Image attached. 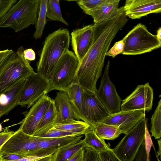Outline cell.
I'll return each instance as SVG.
<instances>
[{
    "instance_id": "1",
    "label": "cell",
    "mask_w": 161,
    "mask_h": 161,
    "mask_svg": "<svg viewBox=\"0 0 161 161\" xmlns=\"http://www.w3.org/2000/svg\"><path fill=\"white\" fill-rule=\"evenodd\" d=\"M128 20L122 6L113 17L94 23L92 44L79 63L73 83L79 84L85 91L96 92L97 82L102 75L106 53L117 33Z\"/></svg>"
},
{
    "instance_id": "2",
    "label": "cell",
    "mask_w": 161,
    "mask_h": 161,
    "mask_svg": "<svg viewBox=\"0 0 161 161\" xmlns=\"http://www.w3.org/2000/svg\"><path fill=\"white\" fill-rule=\"evenodd\" d=\"M70 37L69 31L60 29L49 34L46 38L37 72L49 79L63 55L69 50Z\"/></svg>"
},
{
    "instance_id": "3",
    "label": "cell",
    "mask_w": 161,
    "mask_h": 161,
    "mask_svg": "<svg viewBox=\"0 0 161 161\" xmlns=\"http://www.w3.org/2000/svg\"><path fill=\"white\" fill-rule=\"evenodd\" d=\"M39 0H19L0 19V28L18 32L34 24L37 19Z\"/></svg>"
},
{
    "instance_id": "4",
    "label": "cell",
    "mask_w": 161,
    "mask_h": 161,
    "mask_svg": "<svg viewBox=\"0 0 161 161\" xmlns=\"http://www.w3.org/2000/svg\"><path fill=\"white\" fill-rule=\"evenodd\" d=\"M124 46L122 54L135 55L149 52L161 47V41L150 33L146 26L139 23L123 38Z\"/></svg>"
},
{
    "instance_id": "5",
    "label": "cell",
    "mask_w": 161,
    "mask_h": 161,
    "mask_svg": "<svg viewBox=\"0 0 161 161\" xmlns=\"http://www.w3.org/2000/svg\"><path fill=\"white\" fill-rule=\"evenodd\" d=\"M24 50L22 46L18 49L14 58L0 76V95L35 73L23 56Z\"/></svg>"
},
{
    "instance_id": "6",
    "label": "cell",
    "mask_w": 161,
    "mask_h": 161,
    "mask_svg": "<svg viewBox=\"0 0 161 161\" xmlns=\"http://www.w3.org/2000/svg\"><path fill=\"white\" fill-rule=\"evenodd\" d=\"M79 63L74 53L69 50L62 56L48 79L52 90L64 91L73 82Z\"/></svg>"
},
{
    "instance_id": "7",
    "label": "cell",
    "mask_w": 161,
    "mask_h": 161,
    "mask_svg": "<svg viewBox=\"0 0 161 161\" xmlns=\"http://www.w3.org/2000/svg\"><path fill=\"white\" fill-rule=\"evenodd\" d=\"M147 119L142 118L113 150L120 161H133L136 153L145 139Z\"/></svg>"
},
{
    "instance_id": "8",
    "label": "cell",
    "mask_w": 161,
    "mask_h": 161,
    "mask_svg": "<svg viewBox=\"0 0 161 161\" xmlns=\"http://www.w3.org/2000/svg\"><path fill=\"white\" fill-rule=\"evenodd\" d=\"M41 148L37 136L27 134L19 128L0 148V156L14 154L25 157L36 154Z\"/></svg>"
},
{
    "instance_id": "9",
    "label": "cell",
    "mask_w": 161,
    "mask_h": 161,
    "mask_svg": "<svg viewBox=\"0 0 161 161\" xmlns=\"http://www.w3.org/2000/svg\"><path fill=\"white\" fill-rule=\"evenodd\" d=\"M51 91L48 79L35 72L26 78L18 105L27 106L29 108L40 97Z\"/></svg>"
},
{
    "instance_id": "10",
    "label": "cell",
    "mask_w": 161,
    "mask_h": 161,
    "mask_svg": "<svg viewBox=\"0 0 161 161\" xmlns=\"http://www.w3.org/2000/svg\"><path fill=\"white\" fill-rule=\"evenodd\" d=\"M110 64V61H108L99 88L95 94L107 111L111 114L120 110L122 100L117 92L115 85L110 80L109 75Z\"/></svg>"
},
{
    "instance_id": "11",
    "label": "cell",
    "mask_w": 161,
    "mask_h": 161,
    "mask_svg": "<svg viewBox=\"0 0 161 161\" xmlns=\"http://www.w3.org/2000/svg\"><path fill=\"white\" fill-rule=\"evenodd\" d=\"M153 97V90L149 83L138 85L132 92L122 100L120 110L130 111L152 109Z\"/></svg>"
},
{
    "instance_id": "12",
    "label": "cell",
    "mask_w": 161,
    "mask_h": 161,
    "mask_svg": "<svg viewBox=\"0 0 161 161\" xmlns=\"http://www.w3.org/2000/svg\"><path fill=\"white\" fill-rule=\"evenodd\" d=\"M85 122L93 129L110 114L99 100L95 93L83 90L82 100Z\"/></svg>"
},
{
    "instance_id": "13",
    "label": "cell",
    "mask_w": 161,
    "mask_h": 161,
    "mask_svg": "<svg viewBox=\"0 0 161 161\" xmlns=\"http://www.w3.org/2000/svg\"><path fill=\"white\" fill-rule=\"evenodd\" d=\"M52 99L47 94L40 97L31 106L19 128L25 133L34 135Z\"/></svg>"
},
{
    "instance_id": "14",
    "label": "cell",
    "mask_w": 161,
    "mask_h": 161,
    "mask_svg": "<svg viewBox=\"0 0 161 161\" xmlns=\"http://www.w3.org/2000/svg\"><path fill=\"white\" fill-rule=\"evenodd\" d=\"M144 109L123 111L110 114L101 123L119 127L122 133L127 134L142 118L145 117Z\"/></svg>"
},
{
    "instance_id": "15",
    "label": "cell",
    "mask_w": 161,
    "mask_h": 161,
    "mask_svg": "<svg viewBox=\"0 0 161 161\" xmlns=\"http://www.w3.org/2000/svg\"><path fill=\"white\" fill-rule=\"evenodd\" d=\"M124 10L125 15L139 19L152 13L161 12V0H126Z\"/></svg>"
},
{
    "instance_id": "16",
    "label": "cell",
    "mask_w": 161,
    "mask_h": 161,
    "mask_svg": "<svg viewBox=\"0 0 161 161\" xmlns=\"http://www.w3.org/2000/svg\"><path fill=\"white\" fill-rule=\"evenodd\" d=\"M93 34V26L92 25L75 29L71 34L73 49L79 63L91 45Z\"/></svg>"
},
{
    "instance_id": "17",
    "label": "cell",
    "mask_w": 161,
    "mask_h": 161,
    "mask_svg": "<svg viewBox=\"0 0 161 161\" xmlns=\"http://www.w3.org/2000/svg\"><path fill=\"white\" fill-rule=\"evenodd\" d=\"M25 79L0 95V119L18 105Z\"/></svg>"
},
{
    "instance_id": "18",
    "label": "cell",
    "mask_w": 161,
    "mask_h": 161,
    "mask_svg": "<svg viewBox=\"0 0 161 161\" xmlns=\"http://www.w3.org/2000/svg\"><path fill=\"white\" fill-rule=\"evenodd\" d=\"M54 100L57 113L56 123L68 122L75 119L73 108L66 93L59 91Z\"/></svg>"
},
{
    "instance_id": "19",
    "label": "cell",
    "mask_w": 161,
    "mask_h": 161,
    "mask_svg": "<svg viewBox=\"0 0 161 161\" xmlns=\"http://www.w3.org/2000/svg\"><path fill=\"white\" fill-rule=\"evenodd\" d=\"M120 0H105L86 14L92 16L94 23L110 19L117 13Z\"/></svg>"
},
{
    "instance_id": "20",
    "label": "cell",
    "mask_w": 161,
    "mask_h": 161,
    "mask_svg": "<svg viewBox=\"0 0 161 161\" xmlns=\"http://www.w3.org/2000/svg\"><path fill=\"white\" fill-rule=\"evenodd\" d=\"M83 90L79 84L73 83L63 91L66 93L69 97L73 109L75 119L85 122L82 103Z\"/></svg>"
},
{
    "instance_id": "21",
    "label": "cell",
    "mask_w": 161,
    "mask_h": 161,
    "mask_svg": "<svg viewBox=\"0 0 161 161\" xmlns=\"http://www.w3.org/2000/svg\"><path fill=\"white\" fill-rule=\"evenodd\" d=\"M37 137L38 145L40 148L59 149L79 141L81 139L83 136L82 135L69 136L55 138Z\"/></svg>"
},
{
    "instance_id": "22",
    "label": "cell",
    "mask_w": 161,
    "mask_h": 161,
    "mask_svg": "<svg viewBox=\"0 0 161 161\" xmlns=\"http://www.w3.org/2000/svg\"><path fill=\"white\" fill-rule=\"evenodd\" d=\"M83 139L57 150L53 154L51 161H68L81 148L85 146Z\"/></svg>"
},
{
    "instance_id": "23",
    "label": "cell",
    "mask_w": 161,
    "mask_h": 161,
    "mask_svg": "<svg viewBox=\"0 0 161 161\" xmlns=\"http://www.w3.org/2000/svg\"><path fill=\"white\" fill-rule=\"evenodd\" d=\"M53 126L57 129L79 135H85L90 129V125L86 122L75 119L66 122L55 123Z\"/></svg>"
},
{
    "instance_id": "24",
    "label": "cell",
    "mask_w": 161,
    "mask_h": 161,
    "mask_svg": "<svg viewBox=\"0 0 161 161\" xmlns=\"http://www.w3.org/2000/svg\"><path fill=\"white\" fill-rule=\"evenodd\" d=\"M92 129L99 137L104 140H114L122 134L118 126L103 123L97 124Z\"/></svg>"
},
{
    "instance_id": "25",
    "label": "cell",
    "mask_w": 161,
    "mask_h": 161,
    "mask_svg": "<svg viewBox=\"0 0 161 161\" xmlns=\"http://www.w3.org/2000/svg\"><path fill=\"white\" fill-rule=\"evenodd\" d=\"M48 0H39L38 17L36 22V30L33 37L36 39L40 38L46 23V14Z\"/></svg>"
},
{
    "instance_id": "26",
    "label": "cell",
    "mask_w": 161,
    "mask_h": 161,
    "mask_svg": "<svg viewBox=\"0 0 161 161\" xmlns=\"http://www.w3.org/2000/svg\"><path fill=\"white\" fill-rule=\"evenodd\" d=\"M85 136L83 140L85 146L93 148L99 152L110 147L109 145L105 142L104 140L99 137L92 129H90L85 134Z\"/></svg>"
},
{
    "instance_id": "27",
    "label": "cell",
    "mask_w": 161,
    "mask_h": 161,
    "mask_svg": "<svg viewBox=\"0 0 161 161\" xmlns=\"http://www.w3.org/2000/svg\"><path fill=\"white\" fill-rule=\"evenodd\" d=\"M57 113L54 99H52L49 107L40 123L36 132L37 133L56 123Z\"/></svg>"
},
{
    "instance_id": "28",
    "label": "cell",
    "mask_w": 161,
    "mask_h": 161,
    "mask_svg": "<svg viewBox=\"0 0 161 161\" xmlns=\"http://www.w3.org/2000/svg\"><path fill=\"white\" fill-rule=\"evenodd\" d=\"M60 0H48L46 17L51 20L58 21L68 25V23L63 18L61 10Z\"/></svg>"
},
{
    "instance_id": "29",
    "label": "cell",
    "mask_w": 161,
    "mask_h": 161,
    "mask_svg": "<svg viewBox=\"0 0 161 161\" xmlns=\"http://www.w3.org/2000/svg\"><path fill=\"white\" fill-rule=\"evenodd\" d=\"M151 126L150 132L152 136L155 139H160L161 136V100L151 118Z\"/></svg>"
},
{
    "instance_id": "30",
    "label": "cell",
    "mask_w": 161,
    "mask_h": 161,
    "mask_svg": "<svg viewBox=\"0 0 161 161\" xmlns=\"http://www.w3.org/2000/svg\"><path fill=\"white\" fill-rule=\"evenodd\" d=\"M53 125L48 126L34 135L45 138L62 137L69 136H79L75 133L55 128Z\"/></svg>"
},
{
    "instance_id": "31",
    "label": "cell",
    "mask_w": 161,
    "mask_h": 161,
    "mask_svg": "<svg viewBox=\"0 0 161 161\" xmlns=\"http://www.w3.org/2000/svg\"><path fill=\"white\" fill-rule=\"evenodd\" d=\"M105 0H80L77 3L86 14Z\"/></svg>"
},
{
    "instance_id": "32",
    "label": "cell",
    "mask_w": 161,
    "mask_h": 161,
    "mask_svg": "<svg viewBox=\"0 0 161 161\" xmlns=\"http://www.w3.org/2000/svg\"><path fill=\"white\" fill-rule=\"evenodd\" d=\"M100 161H120L113 149L110 147L99 152Z\"/></svg>"
},
{
    "instance_id": "33",
    "label": "cell",
    "mask_w": 161,
    "mask_h": 161,
    "mask_svg": "<svg viewBox=\"0 0 161 161\" xmlns=\"http://www.w3.org/2000/svg\"><path fill=\"white\" fill-rule=\"evenodd\" d=\"M83 161H100L99 152L87 146L83 147Z\"/></svg>"
},
{
    "instance_id": "34",
    "label": "cell",
    "mask_w": 161,
    "mask_h": 161,
    "mask_svg": "<svg viewBox=\"0 0 161 161\" xmlns=\"http://www.w3.org/2000/svg\"><path fill=\"white\" fill-rule=\"evenodd\" d=\"M124 46V41L123 39L116 42L111 48L107 52L106 56H109L114 58L117 55L122 53Z\"/></svg>"
},
{
    "instance_id": "35",
    "label": "cell",
    "mask_w": 161,
    "mask_h": 161,
    "mask_svg": "<svg viewBox=\"0 0 161 161\" xmlns=\"http://www.w3.org/2000/svg\"><path fill=\"white\" fill-rule=\"evenodd\" d=\"M133 161H149L146 150L145 139L139 146L135 155Z\"/></svg>"
},
{
    "instance_id": "36",
    "label": "cell",
    "mask_w": 161,
    "mask_h": 161,
    "mask_svg": "<svg viewBox=\"0 0 161 161\" xmlns=\"http://www.w3.org/2000/svg\"><path fill=\"white\" fill-rule=\"evenodd\" d=\"M17 0H0V19L8 11Z\"/></svg>"
},
{
    "instance_id": "37",
    "label": "cell",
    "mask_w": 161,
    "mask_h": 161,
    "mask_svg": "<svg viewBox=\"0 0 161 161\" xmlns=\"http://www.w3.org/2000/svg\"><path fill=\"white\" fill-rule=\"evenodd\" d=\"M24 157V156L18 154H7L0 156V161H19L20 159Z\"/></svg>"
},
{
    "instance_id": "38",
    "label": "cell",
    "mask_w": 161,
    "mask_h": 161,
    "mask_svg": "<svg viewBox=\"0 0 161 161\" xmlns=\"http://www.w3.org/2000/svg\"><path fill=\"white\" fill-rule=\"evenodd\" d=\"M14 132L5 129L0 133V148L11 136Z\"/></svg>"
},
{
    "instance_id": "39",
    "label": "cell",
    "mask_w": 161,
    "mask_h": 161,
    "mask_svg": "<svg viewBox=\"0 0 161 161\" xmlns=\"http://www.w3.org/2000/svg\"><path fill=\"white\" fill-rule=\"evenodd\" d=\"M145 141L148 156H149V153L151 146L153 144L152 139L147 127H146L145 136Z\"/></svg>"
},
{
    "instance_id": "40",
    "label": "cell",
    "mask_w": 161,
    "mask_h": 161,
    "mask_svg": "<svg viewBox=\"0 0 161 161\" xmlns=\"http://www.w3.org/2000/svg\"><path fill=\"white\" fill-rule=\"evenodd\" d=\"M83 147L80 149L75 153L68 160V161H83L84 153Z\"/></svg>"
},
{
    "instance_id": "41",
    "label": "cell",
    "mask_w": 161,
    "mask_h": 161,
    "mask_svg": "<svg viewBox=\"0 0 161 161\" xmlns=\"http://www.w3.org/2000/svg\"><path fill=\"white\" fill-rule=\"evenodd\" d=\"M23 55L25 58L28 61H33L36 58V54L34 51L31 48L24 50Z\"/></svg>"
},
{
    "instance_id": "42",
    "label": "cell",
    "mask_w": 161,
    "mask_h": 161,
    "mask_svg": "<svg viewBox=\"0 0 161 161\" xmlns=\"http://www.w3.org/2000/svg\"><path fill=\"white\" fill-rule=\"evenodd\" d=\"M158 151L157 152L158 153V156H160V158H161V139H159L158 140Z\"/></svg>"
},
{
    "instance_id": "43",
    "label": "cell",
    "mask_w": 161,
    "mask_h": 161,
    "mask_svg": "<svg viewBox=\"0 0 161 161\" xmlns=\"http://www.w3.org/2000/svg\"><path fill=\"white\" fill-rule=\"evenodd\" d=\"M158 39L161 41V28L160 27L157 31V34L156 35Z\"/></svg>"
},
{
    "instance_id": "44",
    "label": "cell",
    "mask_w": 161,
    "mask_h": 161,
    "mask_svg": "<svg viewBox=\"0 0 161 161\" xmlns=\"http://www.w3.org/2000/svg\"><path fill=\"white\" fill-rule=\"evenodd\" d=\"M2 129V125L0 124V132H1Z\"/></svg>"
},
{
    "instance_id": "45",
    "label": "cell",
    "mask_w": 161,
    "mask_h": 161,
    "mask_svg": "<svg viewBox=\"0 0 161 161\" xmlns=\"http://www.w3.org/2000/svg\"><path fill=\"white\" fill-rule=\"evenodd\" d=\"M68 1H78L80 0H65Z\"/></svg>"
},
{
    "instance_id": "46",
    "label": "cell",
    "mask_w": 161,
    "mask_h": 161,
    "mask_svg": "<svg viewBox=\"0 0 161 161\" xmlns=\"http://www.w3.org/2000/svg\"><path fill=\"white\" fill-rule=\"evenodd\" d=\"M1 132H2V131H1V132H0V133H1Z\"/></svg>"
}]
</instances>
